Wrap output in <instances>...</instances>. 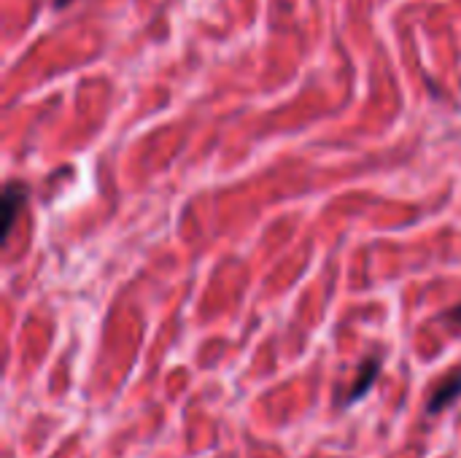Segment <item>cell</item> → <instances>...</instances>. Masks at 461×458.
<instances>
[{
  "instance_id": "1",
  "label": "cell",
  "mask_w": 461,
  "mask_h": 458,
  "mask_svg": "<svg viewBox=\"0 0 461 458\" xmlns=\"http://www.w3.org/2000/svg\"><path fill=\"white\" fill-rule=\"evenodd\" d=\"M27 197H30V186L22 184V181H8V184L3 186V194H0V219H3L0 240H3V243H8L14 224H16L22 208L27 205Z\"/></svg>"
},
{
  "instance_id": "3",
  "label": "cell",
  "mask_w": 461,
  "mask_h": 458,
  "mask_svg": "<svg viewBox=\"0 0 461 458\" xmlns=\"http://www.w3.org/2000/svg\"><path fill=\"white\" fill-rule=\"evenodd\" d=\"M381 359L378 356H370V359H365L362 362V367H359V373H357V381H354V386L348 389V394L340 400V405H354V402H359L373 386H375V381H378V375H381Z\"/></svg>"
},
{
  "instance_id": "2",
  "label": "cell",
  "mask_w": 461,
  "mask_h": 458,
  "mask_svg": "<svg viewBox=\"0 0 461 458\" xmlns=\"http://www.w3.org/2000/svg\"><path fill=\"white\" fill-rule=\"evenodd\" d=\"M461 400V367H456L454 373H448L440 383H438V389L432 391V397H429V402H427V413L429 416H438V413H443V410H448L454 402H459Z\"/></svg>"
},
{
  "instance_id": "4",
  "label": "cell",
  "mask_w": 461,
  "mask_h": 458,
  "mask_svg": "<svg viewBox=\"0 0 461 458\" xmlns=\"http://www.w3.org/2000/svg\"><path fill=\"white\" fill-rule=\"evenodd\" d=\"M440 319H443V321H451V324H459L461 327V305L459 308H454V310H448V313H443Z\"/></svg>"
},
{
  "instance_id": "5",
  "label": "cell",
  "mask_w": 461,
  "mask_h": 458,
  "mask_svg": "<svg viewBox=\"0 0 461 458\" xmlns=\"http://www.w3.org/2000/svg\"><path fill=\"white\" fill-rule=\"evenodd\" d=\"M73 0H54V8H65V5H70Z\"/></svg>"
}]
</instances>
